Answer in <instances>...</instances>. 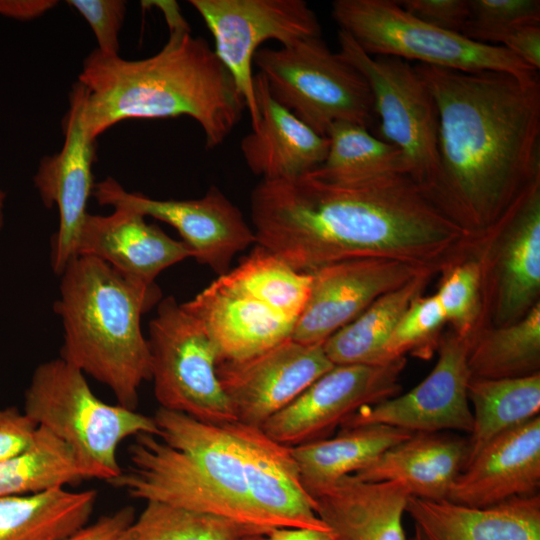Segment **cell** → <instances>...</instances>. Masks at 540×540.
Listing matches in <instances>:
<instances>
[{"instance_id":"6da1fadb","label":"cell","mask_w":540,"mask_h":540,"mask_svg":"<svg viewBox=\"0 0 540 540\" xmlns=\"http://www.w3.org/2000/svg\"><path fill=\"white\" fill-rule=\"evenodd\" d=\"M251 218L256 244L303 273L381 258L439 274L470 255L478 236L408 173L350 183L313 172L261 180L251 194Z\"/></svg>"},{"instance_id":"7a4b0ae2","label":"cell","mask_w":540,"mask_h":540,"mask_svg":"<svg viewBox=\"0 0 540 540\" xmlns=\"http://www.w3.org/2000/svg\"><path fill=\"white\" fill-rule=\"evenodd\" d=\"M414 67L439 116L434 198L480 234L540 180L539 77Z\"/></svg>"},{"instance_id":"3957f363","label":"cell","mask_w":540,"mask_h":540,"mask_svg":"<svg viewBox=\"0 0 540 540\" xmlns=\"http://www.w3.org/2000/svg\"><path fill=\"white\" fill-rule=\"evenodd\" d=\"M153 3L169 27L160 51L127 60L95 49L84 59L78 81L88 91L87 134L96 141L122 120L188 116L201 126L206 148L214 149L240 121L245 102L214 49L192 35L177 3Z\"/></svg>"},{"instance_id":"277c9868","label":"cell","mask_w":540,"mask_h":540,"mask_svg":"<svg viewBox=\"0 0 540 540\" xmlns=\"http://www.w3.org/2000/svg\"><path fill=\"white\" fill-rule=\"evenodd\" d=\"M60 276L54 311L64 329L61 357L135 410L141 384L151 379L141 317L160 300L159 288L87 255L72 257Z\"/></svg>"},{"instance_id":"5b68a950","label":"cell","mask_w":540,"mask_h":540,"mask_svg":"<svg viewBox=\"0 0 540 540\" xmlns=\"http://www.w3.org/2000/svg\"><path fill=\"white\" fill-rule=\"evenodd\" d=\"M24 412L71 449L89 479L108 482L121 474L117 450L123 440L159 435L153 417L103 402L85 374L62 357L36 367L25 391Z\"/></svg>"},{"instance_id":"8992f818","label":"cell","mask_w":540,"mask_h":540,"mask_svg":"<svg viewBox=\"0 0 540 540\" xmlns=\"http://www.w3.org/2000/svg\"><path fill=\"white\" fill-rule=\"evenodd\" d=\"M253 65L274 100L321 136L338 121L366 129L373 124L374 101L366 79L321 36L260 48Z\"/></svg>"},{"instance_id":"52a82bcc","label":"cell","mask_w":540,"mask_h":540,"mask_svg":"<svg viewBox=\"0 0 540 540\" xmlns=\"http://www.w3.org/2000/svg\"><path fill=\"white\" fill-rule=\"evenodd\" d=\"M339 30L371 56L463 72L500 71L529 78L538 71L501 46L473 41L430 25L395 0H336L331 10Z\"/></svg>"},{"instance_id":"ba28073f","label":"cell","mask_w":540,"mask_h":540,"mask_svg":"<svg viewBox=\"0 0 540 540\" xmlns=\"http://www.w3.org/2000/svg\"><path fill=\"white\" fill-rule=\"evenodd\" d=\"M147 340L154 395L161 408L218 425L236 422L217 376L216 349L173 296L159 302Z\"/></svg>"},{"instance_id":"9c48e42d","label":"cell","mask_w":540,"mask_h":540,"mask_svg":"<svg viewBox=\"0 0 540 540\" xmlns=\"http://www.w3.org/2000/svg\"><path fill=\"white\" fill-rule=\"evenodd\" d=\"M339 53L366 79L385 141L402 152L410 175L434 198L439 173V116L435 100L414 65L371 56L338 30Z\"/></svg>"},{"instance_id":"30bf717a","label":"cell","mask_w":540,"mask_h":540,"mask_svg":"<svg viewBox=\"0 0 540 540\" xmlns=\"http://www.w3.org/2000/svg\"><path fill=\"white\" fill-rule=\"evenodd\" d=\"M473 253L482 269L484 326H506L540 302V180L490 228Z\"/></svg>"},{"instance_id":"8fae6325","label":"cell","mask_w":540,"mask_h":540,"mask_svg":"<svg viewBox=\"0 0 540 540\" xmlns=\"http://www.w3.org/2000/svg\"><path fill=\"white\" fill-rule=\"evenodd\" d=\"M215 41V53L230 72L250 115L259 121L253 58L267 40L282 46L321 36L315 12L304 0H190Z\"/></svg>"},{"instance_id":"7c38bea8","label":"cell","mask_w":540,"mask_h":540,"mask_svg":"<svg viewBox=\"0 0 540 540\" xmlns=\"http://www.w3.org/2000/svg\"><path fill=\"white\" fill-rule=\"evenodd\" d=\"M406 357L382 365H334L260 428L294 447L325 437L364 406L396 396Z\"/></svg>"},{"instance_id":"4fadbf2b","label":"cell","mask_w":540,"mask_h":540,"mask_svg":"<svg viewBox=\"0 0 540 540\" xmlns=\"http://www.w3.org/2000/svg\"><path fill=\"white\" fill-rule=\"evenodd\" d=\"M92 195L99 205L131 210L171 225L192 257L219 276L230 270L238 252L256 244L254 230L240 209L215 186L198 199L158 200L130 193L108 177L94 185Z\"/></svg>"},{"instance_id":"5bb4252c","label":"cell","mask_w":540,"mask_h":540,"mask_svg":"<svg viewBox=\"0 0 540 540\" xmlns=\"http://www.w3.org/2000/svg\"><path fill=\"white\" fill-rule=\"evenodd\" d=\"M471 338L450 330L442 334L438 360L429 375L413 389L377 404L364 406L348 417L342 428L385 424L413 433L452 429L470 433L473 414L467 395L471 374Z\"/></svg>"},{"instance_id":"9a60e30c","label":"cell","mask_w":540,"mask_h":540,"mask_svg":"<svg viewBox=\"0 0 540 540\" xmlns=\"http://www.w3.org/2000/svg\"><path fill=\"white\" fill-rule=\"evenodd\" d=\"M424 273L436 275L414 264L381 258L349 259L322 266L309 273L308 300L291 339L306 345L323 344L377 298Z\"/></svg>"},{"instance_id":"2e32d148","label":"cell","mask_w":540,"mask_h":540,"mask_svg":"<svg viewBox=\"0 0 540 540\" xmlns=\"http://www.w3.org/2000/svg\"><path fill=\"white\" fill-rule=\"evenodd\" d=\"M334 365L322 344L288 339L240 361H220L217 376L236 421L261 427Z\"/></svg>"},{"instance_id":"e0dca14e","label":"cell","mask_w":540,"mask_h":540,"mask_svg":"<svg viewBox=\"0 0 540 540\" xmlns=\"http://www.w3.org/2000/svg\"><path fill=\"white\" fill-rule=\"evenodd\" d=\"M87 96L82 83L73 84L64 121L63 147L60 152L43 157L34 176L43 204L58 209L59 228L52 238L51 264L59 275L76 256L80 230L88 214L87 202L95 185V141L88 136L84 122Z\"/></svg>"},{"instance_id":"ac0fdd59","label":"cell","mask_w":540,"mask_h":540,"mask_svg":"<svg viewBox=\"0 0 540 540\" xmlns=\"http://www.w3.org/2000/svg\"><path fill=\"white\" fill-rule=\"evenodd\" d=\"M227 426L240 448L251 501L271 525L331 531L314 511L291 447L274 441L259 427L237 421Z\"/></svg>"},{"instance_id":"d6986e66","label":"cell","mask_w":540,"mask_h":540,"mask_svg":"<svg viewBox=\"0 0 540 540\" xmlns=\"http://www.w3.org/2000/svg\"><path fill=\"white\" fill-rule=\"evenodd\" d=\"M455 478L448 501L488 507L536 494L540 486V416L484 446Z\"/></svg>"},{"instance_id":"ffe728a7","label":"cell","mask_w":540,"mask_h":540,"mask_svg":"<svg viewBox=\"0 0 540 540\" xmlns=\"http://www.w3.org/2000/svg\"><path fill=\"white\" fill-rule=\"evenodd\" d=\"M181 305L203 327L218 362L262 353L290 339L295 325L221 277Z\"/></svg>"},{"instance_id":"44dd1931","label":"cell","mask_w":540,"mask_h":540,"mask_svg":"<svg viewBox=\"0 0 540 540\" xmlns=\"http://www.w3.org/2000/svg\"><path fill=\"white\" fill-rule=\"evenodd\" d=\"M76 255L98 258L121 274L155 283L166 268L192 257L188 246L175 240L145 217L127 209L108 216L87 214Z\"/></svg>"},{"instance_id":"7402d4cb","label":"cell","mask_w":540,"mask_h":540,"mask_svg":"<svg viewBox=\"0 0 540 540\" xmlns=\"http://www.w3.org/2000/svg\"><path fill=\"white\" fill-rule=\"evenodd\" d=\"M259 121L240 144L243 159L262 180L295 178L317 169L325 160L329 140L280 105L264 77L254 75Z\"/></svg>"},{"instance_id":"603a6c76","label":"cell","mask_w":540,"mask_h":540,"mask_svg":"<svg viewBox=\"0 0 540 540\" xmlns=\"http://www.w3.org/2000/svg\"><path fill=\"white\" fill-rule=\"evenodd\" d=\"M410 495L400 481L370 482L351 474L311 497L337 540H407L402 519Z\"/></svg>"},{"instance_id":"cb8c5ba5","label":"cell","mask_w":540,"mask_h":540,"mask_svg":"<svg viewBox=\"0 0 540 540\" xmlns=\"http://www.w3.org/2000/svg\"><path fill=\"white\" fill-rule=\"evenodd\" d=\"M406 512L421 540H540L538 494L482 508L410 495Z\"/></svg>"},{"instance_id":"d4e9b609","label":"cell","mask_w":540,"mask_h":540,"mask_svg":"<svg viewBox=\"0 0 540 540\" xmlns=\"http://www.w3.org/2000/svg\"><path fill=\"white\" fill-rule=\"evenodd\" d=\"M153 418L158 437L194 458L239 507L248 524L269 533L275 529L251 501L240 448L227 424L203 422L161 407Z\"/></svg>"},{"instance_id":"484cf974","label":"cell","mask_w":540,"mask_h":540,"mask_svg":"<svg viewBox=\"0 0 540 540\" xmlns=\"http://www.w3.org/2000/svg\"><path fill=\"white\" fill-rule=\"evenodd\" d=\"M468 443L434 433H414L352 475L363 481H400L412 496L446 500L462 471Z\"/></svg>"},{"instance_id":"4316f807","label":"cell","mask_w":540,"mask_h":540,"mask_svg":"<svg viewBox=\"0 0 540 540\" xmlns=\"http://www.w3.org/2000/svg\"><path fill=\"white\" fill-rule=\"evenodd\" d=\"M413 434L385 424L360 425L343 428L332 439L291 447V452L301 483L312 496L340 478L366 467L384 451Z\"/></svg>"},{"instance_id":"83f0119b","label":"cell","mask_w":540,"mask_h":540,"mask_svg":"<svg viewBox=\"0 0 540 540\" xmlns=\"http://www.w3.org/2000/svg\"><path fill=\"white\" fill-rule=\"evenodd\" d=\"M96 498L66 488L0 497V540H61L87 525Z\"/></svg>"},{"instance_id":"f1b7e54d","label":"cell","mask_w":540,"mask_h":540,"mask_svg":"<svg viewBox=\"0 0 540 540\" xmlns=\"http://www.w3.org/2000/svg\"><path fill=\"white\" fill-rule=\"evenodd\" d=\"M435 275H418L379 298L322 344L333 365H382L385 348L398 321L411 301L427 287Z\"/></svg>"},{"instance_id":"f546056e","label":"cell","mask_w":540,"mask_h":540,"mask_svg":"<svg viewBox=\"0 0 540 540\" xmlns=\"http://www.w3.org/2000/svg\"><path fill=\"white\" fill-rule=\"evenodd\" d=\"M473 425L464 466L491 440L539 415L540 373L517 378H471Z\"/></svg>"},{"instance_id":"4dcf8cb0","label":"cell","mask_w":540,"mask_h":540,"mask_svg":"<svg viewBox=\"0 0 540 540\" xmlns=\"http://www.w3.org/2000/svg\"><path fill=\"white\" fill-rule=\"evenodd\" d=\"M471 378H517L540 373V302L517 322L484 326L471 338Z\"/></svg>"},{"instance_id":"1f68e13d","label":"cell","mask_w":540,"mask_h":540,"mask_svg":"<svg viewBox=\"0 0 540 540\" xmlns=\"http://www.w3.org/2000/svg\"><path fill=\"white\" fill-rule=\"evenodd\" d=\"M326 137L329 146L325 160L311 171L322 179L350 183L391 173L410 174L400 149L360 125L335 122Z\"/></svg>"},{"instance_id":"d6a6232c","label":"cell","mask_w":540,"mask_h":540,"mask_svg":"<svg viewBox=\"0 0 540 540\" xmlns=\"http://www.w3.org/2000/svg\"><path fill=\"white\" fill-rule=\"evenodd\" d=\"M221 277L227 284L296 322L308 300L311 275L299 272L264 247L255 248Z\"/></svg>"},{"instance_id":"836d02e7","label":"cell","mask_w":540,"mask_h":540,"mask_svg":"<svg viewBox=\"0 0 540 540\" xmlns=\"http://www.w3.org/2000/svg\"><path fill=\"white\" fill-rule=\"evenodd\" d=\"M89 479L71 449L38 426L34 444L0 462V497L38 493Z\"/></svg>"},{"instance_id":"e575fe53","label":"cell","mask_w":540,"mask_h":540,"mask_svg":"<svg viewBox=\"0 0 540 540\" xmlns=\"http://www.w3.org/2000/svg\"><path fill=\"white\" fill-rule=\"evenodd\" d=\"M258 527L158 501H147L118 540H240L268 534Z\"/></svg>"},{"instance_id":"d590c367","label":"cell","mask_w":540,"mask_h":540,"mask_svg":"<svg viewBox=\"0 0 540 540\" xmlns=\"http://www.w3.org/2000/svg\"><path fill=\"white\" fill-rule=\"evenodd\" d=\"M435 295L451 330L472 336L484 326L482 269L473 253L447 267Z\"/></svg>"},{"instance_id":"8d00e7d4","label":"cell","mask_w":540,"mask_h":540,"mask_svg":"<svg viewBox=\"0 0 540 540\" xmlns=\"http://www.w3.org/2000/svg\"><path fill=\"white\" fill-rule=\"evenodd\" d=\"M446 322L435 294L416 296L395 326L385 348L386 362L405 357L407 353L430 359L438 348Z\"/></svg>"},{"instance_id":"74e56055","label":"cell","mask_w":540,"mask_h":540,"mask_svg":"<svg viewBox=\"0 0 540 540\" xmlns=\"http://www.w3.org/2000/svg\"><path fill=\"white\" fill-rule=\"evenodd\" d=\"M469 15L461 34L497 46L499 38L522 25H540L539 0H468Z\"/></svg>"},{"instance_id":"f35d334b","label":"cell","mask_w":540,"mask_h":540,"mask_svg":"<svg viewBox=\"0 0 540 540\" xmlns=\"http://www.w3.org/2000/svg\"><path fill=\"white\" fill-rule=\"evenodd\" d=\"M67 4L90 25L102 54L119 55V32L125 18L126 1L69 0Z\"/></svg>"},{"instance_id":"ab89813d","label":"cell","mask_w":540,"mask_h":540,"mask_svg":"<svg viewBox=\"0 0 540 540\" xmlns=\"http://www.w3.org/2000/svg\"><path fill=\"white\" fill-rule=\"evenodd\" d=\"M408 13L437 28L460 33L469 15L468 0H398Z\"/></svg>"},{"instance_id":"60d3db41","label":"cell","mask_w":540,"mask_h":540,"mask_svg":"<svg viewBox=\"0 0 540 540\" xmlns=\"http://www.w3.org/2000/svg\"><path fill=\"white\" fill-rule=\"evenodd\" d=\"M38 425L16 407H0V462L26 452L35 442Z\"/></svg>"},{"instance_id":"b9f144b4","label":"cell","mask_w":540,"mask_h":540,"mask_svg":"<svg viewBox=\"0 0 540 540\" xmlns=\"http://www.w3.org/2000/svg\"><path fill=\"white\" fill-rule=\"evenodd\" d=\"M497 46L504 47L534 70L540 68V25L529 24L503 34Z\"/></svg>"},{"instance_id":"7bdbcfd3","label":"cell","mask_w":540,"mask_h":540,"mask_svg":"<svg viewBox=\"0 0 540 540\" xmlns=\"http://www.w3.org/2000/svg\"><path fill=\"white\" fill-rule=\"evenodd\" d=\"M134 519V508L125 506L110 515L101 516L93 524L85 525L61 540H118Z\"/></svg>"},{"instance_id":"ee69618b","label":"cell","mask_w":540,"mask_h":540,"mask_svg":"<svg viewBox=\"0 0 540 540\" xmlns=\"http://www.w3.org/2000/svg\"><path fill=\"white\" fill-rule=\"evenodd\" d=\"M57 4L55 0H0V14L27 21L40 17Z\"/></svg>"},{"instance_id":"f6af8a7d","label":"cell","mask_w":540,"mask_h":540,"mask_svg":"<svg viewBox=\"0 0 540 540\" xmlns=\"http://www.w3.org/2000/svg\"><path fill=\"white\" fill-rule=\"evenodd\" d=\"M267 536L270 540H337L331 531L310 528H275Z\"/></svg>"},{"instance_id":"bcb514c9","label":"cell","mask_w":540,"mask_h":540,"mask_svg":"<svg viewBox=\"0 0 540 540\" xmlns=\"http://www.w3.org/2000/svg\"><path fill=\"white\" fill-rule=\"evenodd\" d=\"M5 199L6 194L5 192L0 188V230L3 227L4 224V205H5Z\"/></svg>"},{"instance_id":"7dc6e473","label":"cell","mask_w":540,"mask_h":540,"mask_svg":"<svg viewBox=\"0 0 540 540\" xmlns=\"http://www.w3.org/2000/svg\"><path fill=\"white\" fill-rule=\"evenodd\" d=\"M240 540H270L267 536V534H256V535H250L246 536Z\"/></svg>"},{"instance_id":"c3c4849f","label":"cell","mask_w":540,"mask_h":540,"mask_svg":"<svg viewBox=\"0 0 540 540\" xmlns=\"http://www.w3.org/2000/svg\"><path fill=\"white\" fill-rule=\"evenodd\" d=\"M410 540H421L416 528H414V535L410 538Z\"/></svg>"}]
</instances>
